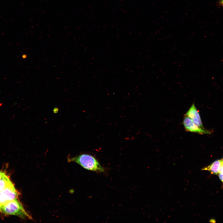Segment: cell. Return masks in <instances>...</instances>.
Listing matches in <instances>:
<instances>
[{
    "instance_id": "obj_1",
    "label": "cell",
    "mask_w": 223,
    "mask_h": 223,
    "mask_svg": "<svg viewBox=\"0 0 223 223\" xmlns=\"http://www.w3.org/2000/svg\"><path fill=\"white\" fill-rule=\"evenodd\" d=\"M69 162H75L84 168L97 173H104L105 169L93 155L83 153L76 156L68 158Z\"/></svg>"
},
{
    "instance_id": "obj_2",
    "label": "cell",
    "mask_w": 223,
    "mask_h": 223,
    "mask_svg": "<svg viewBox=\"0 0 223 223\" xmlns=\"http://www.w3.org/2000/svg\"><path fill=\"white\" fill-rule=\"evenodd\" d=\"M0 212L7 215L16 216L23 219H32L17 199L8 201L1 206Z\"/></svg>"
},
{
    "instance_id": "obj_3",
    "label": "cell",
    "mask_w": 223,
    "mask_h": 223,
    "mask_svg": "<svg viewBox=\"0 0 223 223\" xmlns=\"http://www.w3.org/2000/svg\"><path fill=\"white\" fill-rule=\"evenodd\" d=\"M19 194L12 183L0 192V207L7 202L17 199Z\"/></svg>"
},
{
    "instance_id": "obj_4",
    "label": "cell",
    "mask_w": 223,
    "mask_h": 223,
    "mask_svg": "<svg viewBox=\"0 0 223 223\" xmlns=\"http://www.w3.org/2000/svg\"><path fill=\"white\" fill-rule=\"evenodd\" d=\"M183 124L186 131L200 134H209L210 132L200 127L196 124L191 119L185 116L183 121Z\"/></svg>"
},
{
    "instance_id": "obj_5",
    "label": "cell",
    "mask_w": 223,
    "mask_h": 223,
    "mask_svg": "<svg viewBox=\"0 0 223 223\" xmlns=\"http://www.w3.org/2000/svg\"><path fill=\"white\" fill-rule=\"evenodd\" d=\"M201 128L205 129L203 126L199 112L193 103L185 115Z\"/></svg>"
},
{
    "instance_id": "obj_6",
    "label": "cell",
    "mask_w": 223,
    "mask_h": 223,
    "mask_svg": "<svg viewBox=\"0 0 223 223\" xmlns=\"http://www.w3.org/2000/svg\"><path fill=\"white\" fill-rule=\"evenodd\" d=\"M222 160L215 161L210 165L202 168L203 170L208 171L213 174L219 173L221 166L223 163Z\"/></svg>"
},
{
    "instance_id": "obj_7",
    "label": "cell",
    "mask_w": 223,
    "mask_h": 223,
    "mask_svg": "<svg viewBox=\"0 0 223 223\" xmlns=\"http://www.w3.org/2000/svg\"><path fill=\"white\" fill-rule=\"evenodd\" d=\"M11 183L9 178L6 175L0 179V192Z\"/></svg>"
},
{
    "instance_id": "obj_8",
    "label": "cell",
    "mask_w": 223,
    "mask_h": 223,
    "mask_svg": "<svg viewBox=\"0 0 223 223\" xmlns=\"http://www.w3.org/2000/svg\"><path fill=\"white\" fill-rule=\"evenodd\" d=\"M219 173L223 174V162L221 166Z\"/></svg>"
},
{
    "instance_id": "obj_9",
    "label": "cell",
    "mask_w": 223,
    "mask_h": 223,
    "mask_svg": "<svg viewBox=\"0 0 223 223\" xmlns=\"http://www.w3.org/2000/svg\"><path fill=\"white\" fill-rule=\"evenodd\" d=\"M218 176L219 179L223 183V174L219 173Z\"/></svg>"
},
{
    "instance_id": "obj_10",
    "label": "cell",
    "mask_w": 223,
    "mask_h": 223,
    "mask_svg": "<svg viewBox=\"0 0 223 223\" xmlns=\"http://www.w3.org/2000/svg\"><path fill=\"white\" fill-rule=\"evenodd\" d=\"M5 175L6 174L0 171V179Z\"/></svg>"
},
{
    "instance_id": "obj_11",
    "label": "cell",
    "mask_w": 223,
    "mask_h": 223,
    "mask_svg": "<svg viewBox=\"0 0 223 223\" xmlns=\"http://www.w3.org/2000/svg\"><path fill=\"white\" fill-rule=\"evenodd\" d=\"M220 3L221 4L223 5V0H221L220 2Z\"/></svg>"
},
{
    "instance_id": "obj_12",
    "label": "cell",
    "mask_w": 223,
    "mask_h": 223,
    "mask_svg": "<svg viewBox=\"0 0 223 223\" xmlns=\"http://www.w3.org/2000/svg\"><path fill=\"white\" fill-rule=\"evenodd\" d=\"M222 161H223V158L222 159Z\"/></svg>"
}]
</instances>
